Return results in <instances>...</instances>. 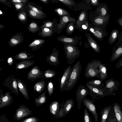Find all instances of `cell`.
I'll list each match as a JSON object with an SVG mask.
<instances>
[{
  "label": "cell",
  "instance_id": "obj_28",
  "mask_svg": "<svg viewBox=\"0 0 122 122\" xmlns=\"http://www.w3.org/2000/svg\"><path fill=\"white\" fill-rule=\"evenodd\" d=\"M99 6L97 9V11L99 13V15L106 16L109 15L108 13V8L107 4H100Z\"/></svg>",
  "mask_w": 122,
  "mask_h": 122
},
{
  "label": "cell",
  "instance_id": "obj_44",
  "mask_svg": "<svg viewBox=\"0 0 122 122\" xmlns=\"http://www.w3.org/2000/svg\"><path fill=\"white\" fill-rule=\"evenodd\" d=\"M115 85L114 81L112 80H110L106 83V86L107 88L111 89L114 87Z\"/></svg>",
  "mask_w": 122,
  "mask_h": 122
},
{
  "label": "cell",
  "instance_id": "obj_38",
  "mask_svg": "<svg viewBox=\"0 0 122 122\" xmlns=\"http://www.w3.org/2000/svg\"><path fill=\"white\" fill-rule=\"evenodd\" d=\"M53 30L48 28H44L41 32L42 36H50L52 34Z\"/></svg>",
  "mask_w": 122,
  "mask_h": 122
},
{
  "label": "cell",
  "instance_id": "obj_56",
  "mask_svg": "<svg viewBox=\"0 0 122 122\" xmlns=\"http://www.w3.org/2000/svg\"><path fill=\"white\" fill-rule=\"evenodd\" d=\"M27 0H13L12 1L15 3H25L26 2Z\"/></svg>",
  "mask_w": 122,
  "mask_h": 122
},
{
  "label": "cell",
  "instance_id": "obj_10",
  "mask_svg": "<svg viewBox=\"0 0 122 122\" xmlns=\"http://www.w3.org/2000/svg\"><path fill=\"white\" fill-rule=\"evenodd\" d=\"M72 69L71 66H68L65 70L60 79V89L61 91L65 90L66 87L69 81Z\"/></svg>",
  "mask_w": 122,
  "mask_h": 122
},
{
  "label": "cell",
  "instance_id": "obj_5",
  "mask_svg": "<svg viewBox=\"0 0 122 122\" xmlns=\"http://www.w3.org/2000/svg\"><path fill=\"white\" fill-rule=\"evenodd\" d=\"M32 111L24 104L16 109L13 119L19 121L32 114Z\"/></svg>",
  "mask_w": 122,
  "mask_h": 122
},
{
  "label": "cell",
  "instance_id": "obj_20",
  "mask_svg": "<svg viewBox=\"0 0 122 122\" xmlns=\"http://www.w3.org/2000/svg\"><path fill=\"white\" fill-rule=\"evenodd\" d=\"M34 60H24L16 64L15 68L18 69H23L27 68L34 63Z\"/></svg>",
  "mask_w": 122,
  "mask_h": 122
},
{
  "label": "cell",
  "instance_id": "obj_1",
  "mask_svg": "<svg viewBox=\"0 0 122 122\" xmlns=\"http://www.w3.org/2000/svg\"><path fill=\"white\" fill-rule=\"evenodd\" d=\"M82 66L80 61L76 62L72 67V69L65 90L69 91L75 86L79 78L82 70Z\"/></svg>",
  "mask_w": 122,
  "mask_h": 122
},
{
  "label": "cell",
  "instance_id": "obj_41",
  "mask_svg": "<svg viewBox=\"0 0 122 122\" xmlns=\"http://www.w3.org/2000/svg\"><path fill=\"white\" fill-rule=\"evenodd\" d=\"M85 122H92L87 109L85 108L84 110V119Z\"/></svg>",
  "mask_w": 122,
  "mask_h": 122
},
{
  "label": "cell",
  "instance_id": "obj_21",
  "mask_svg": "<svg viewBox=\"0 0 122 122\" xmlns=\"http://www.w3.org/2000/svg\"><path fill=\"white\" fill-rule=\"evenodd\" d=\"M46 93V89L45 88L44 92H43L37 98H34L35 103L36 107H39L45 103L47 99Z\"/></svg>",
  "mask_w": 122,
  "mask_h": 122
},
{
  "label": "cell",
  "instance_id": "obj_60",
  "mask_svg": "<svg viewBox=\"0 0 122 122\" xmlns=\"http://www.w3.org/2000/svg\"><path fill=\"white\" fill-rule=\"evenodd\" d=\"M40 1H41L42 2H43L45 3H47L48 1V0H41Z\"/></svg>",
  "mask_w": 122,
  "mask_h": 122
},
{
  "label": "cell",
  "instance_id": "obj_31",
  "mask_svg": "<svg viewBox=\"0 0 122 122\" xmlns=\"http://www.w3.org/2000/svg\"><path fill=\"white\" fill-rule=\"evenodd\" d=\"M74 102L72 99L66 100L64 104L65 116L71 110L74 106Z\"/></svg>",
  "mask_w": 122,
  "mask_h": 122
},
{
  "label": "cell",
  "instance_id": "obj_12",
  "mask_svg": "<svg viewBox=\"0 0 122 122\" xmlns=\"http://www.w3.org/2000/svg\"><path fill=\"white\" fill-rule=\"evenodd\" d=\"M84 106L91 113L94 117L95 122H98V117L95 106L92 101L86 98L83 101Z\"/></svg>",
  "mask_w": 122,
  "mask_h": 122
},
{
  "label": "cell",
  "instance_id": "obj_57",
  "mask_svg": "<svg viewBox=\"0 0 122 122\" xmlns=\"http://www.w3.org/2000/svg\"><path fill=\"white\" fill-rule=\"evenodd\" d=\"M116 21L118 24L121 27H122V16L119 17Z\"/></svg>",
  "mask_w": 122,
  "mask_h": 122
},
{
  "label": "cell",
  "instance_id": "obj_33",
  "mask_svg": "<svg viewBox=\"0 0 122 122\" xmlns=\"http://www.w3.org/2000/svg\"><path fill=\"white\" fill-rule=\"evenodd\" d=\"M100 77L102 80H104L107 76V69L105 65L101 63L98 66Z\"/></svg>",
  "mask_w": 122,
  "mask_h": 122
},
{
  "label": "cell",
  "instance_id": "obj_30",
  "mask_svg": "<svg viewBox=\"0 0 122 122\" xmlns=\"http://www.w3.org/2000/svg\"><path fill=\"white\" fill-rule=\"evenodd\" d=\"M119 30L115 29L111 31L108 40V43L110 45L113 44L118 39L119 34Z\"/></svg>",
  "mask_w": 122,
  "mask_h": 122
},
{
  "label": "cell",
  "instance_id": "obj_22",
  "mask_svg": "<svg viewBox=\"0 0 122 122\" xmlns=\"http://www.w3.org/2000/svg\"><path fill=\"white\" fill-rule=\"evenodd\" d=\"M45 41V40L43 39H35L30 44L28 47L33 51H36L42 46Z\"/></svg>",
  "mask_w": 122,
  "mask_h": 122
},
{
  "label": "cell",
  "instance_id": "obj_24",
  "mask_svg": "<svg viewBox=\"0 0 122 122\" xmlns=\"http://www.w3.org/2000/svg\"><path fill=\"white\" fill-rule=\"evenodd\" d=\"M86 14L84 11H82L80 13L76 21V28L79 29L81 26L86 22Z\"/></svg>",
  "mask_w": 122,
  "mask_h": 122
},
{
  "label": "cell",
  "instance_id": "obj_43",
  "mask_svg": "<svg viewBox=\"0 0 122 122\" xmlns=\"http://www.w3.org/2000/svg\"><path fill=\"white\" fill-rule=\"evenodd\" d=\"M40 120L36 117H32L22 120L20 122H38Z\"/></svg>",
  "mask_w": 122,
  "mask_h": 122
},
{
  "label": "cell",
  "instance_id": "obj_61",
  "mask_svg": "<svg viewBox=\"0 0 122 122\" xmlns=\"http://www.w3.org/2000/svg\"><path fill=\"white\" fill-rule=\"evenodd\" d=\"M3 14V13L0 10V15H1V14Z\"/></svg>",
  "mask_w": 122,
  "mask_h": 122
},
{
  "label": "cell",
  "instance_id": "obj_37",
  "mask_svg": "<svg viewBox=\"0 0 122 122\" xmlns=\"http://www.w3.org/2000/svg\"><path fill=\"white\" fill-rule=\"evenodd\" d=\"M54 85L51 81H49L47 84V92L49 96H51L53 94L54 90Z\"/></svg>",
  "mask_w": 122,
  "mask_h": 122
},
{
  "label": "cell",
  "instance_id": "obj_58",
  "mask_svg": "<svg viewBox=\"0 0 122 122\" xmlns=\"http://www.w3.org/2000/svg\"><path fill=\"white\" fill-rule=\"evenodd\" d=\"M122 66V58L117 63L115 66V67L118 68Z\"/></svg>",
  "mask_w": 122,
  "mask_h": 122
},
{
  "label": "cell",
  "instance_id": "obj_11",
  "mask_svg": "<svg viewBox=\"0 0 122 122\" xmlns=\"http://www.w3.org/2000/svg\"><path fill=\"white\" fill-rule=\"evenodd\" d=\"M111 15L109 14L106 16L98 15L93 20L94 26L101 28H105L107 25Z\"/></svg>",
  "mask_w": 122,
  "mask_h": 122
},
{
  "label": "cell",
  "instance_id": "obj_2",
  "mask_svg": "<svg viewBox=\"0 0 122 122\" xmlns=\"http://www.w3.org/2000/svg\"><path fill=\"white\" fill-rule=\"evenodd\" d=\"M64 44V49L66 58L68 60L67 63L70 65L74 62L76 58L79 57L81 52L79 49L75 45Z\"/></svg>",
  "mask_w": 122,
  "mask_h": 122
},
{
  "label": "cell",
  "instance_id": "obj_47",
  "mask_svg": "<svg viewBox=\"0 0 122 122\" xmlns=\"http://www.w3.org/2000/svg\"><path fill=\"white\" fill-rule=\"evenodd\" d=\"M58 1L67 5H71L74 4V2L71 0H58Z\"/></svg>",
  "mask_w": 122,
  "mask_h": 122
},
{
  "label": "cell",
  "instance_id": "obj_62",
  "mask_svg": "<svg viewBox=\"0 0 122 122\" xmlns=\"http://www.w3.org/2000/svg\"><path fill=\"white\" fill-rule=\"evenodd\" d=\"M82 122H85L84 120H83V121H82Z\"/></svg>",
  "mask_w": 122,
  "mask_h": 122
},
{
  "label": "cell",
  "instance_id": "obj_27",
  "mask_svg": "<svg viewBox=\"0 0 122 122\" xmlns=\"http://www.w3.org/2000/svg\"><path fill=\"white\" fill-rule=\"evenodd\" d=\"M113 108L117 122H122V111L119 104L117 103L114 104Z\"/></svg>",
  "mask_w": 122,
  "mask_h": 122
},
{
  "label": "cell",
  "instance_id": "obj_34",
  "mask_svg": "<svg viewBox=\"0 0 122 122\" xmlns=\"http://www.w3.org/2000/svg\"><path fill=\"white\" fill-rule=\"evenodd\" d=\"M56 72L52 69L45 70L44 73L43 78L45 79H47L54 77L56 75Z\"/></svg>",
  "mask_w": 122,
  "mask_h": 122
},
{
  "label": "cell",
  "instance_id": "obj_59",
  "mask_svg": "<svg viewBox=\"0 0 122 122\" xmlns=\"http://www.w3.org/2000/svg\"><path fill=\"white\" fill-rule=\"evenodd\" d=\"M91 1L92 4L93 5H97L99 4V2L98 0H92Z\"/></svg>",
  "mask_w": 122,
  "mask_h": 122
},
{
  "label": "cell",
  "instance_id": "obj_48",
  "mask_svg": "<svg viewBox=\"0 0 122 122\" xmlns=\"http://www.w3.org/2000/svg\"><path fill=\"white\" fill-rule=\"evenodd\" d=\"M18 17L21 21H24L26 19V17L25 13L22 12L20 13L18 15Z\"/></svg>",
  "mask_w": 122,
  "mask_h": 122
},
{
  "label": "cell",
  "instance_id": "obj_49",
  "mask_svg": "<svg viewBox=\"0 0 122 122\" xmlns=\"http://www.w3.org/2000/svg\"><path fill=\"white\" fill-rule=\"evenodd\" d=\"M118 42L116 43L117 48L122 43V31L119 34L118 38Z\"/></svg>",
  "mask_w": 122,
  "mask_h": 122
},
{
  "label": "cell",
  "instance_id": "obj_55",
  "mask_svg": "<svg viewBox=\"0 0 122 122\" xmlns=\"http://www.w3.org/2000/svg\"><path fill=\"white\" fill-rule=\"evenodd\" d=\"M16 9L17 10H19L23 6L22 3H15V5Z\"/></svg>",
  "mask_w": 122,
  "mask_h": 122
},
{
  "label": "cell",
  "instance_id": "obj_19",
  "mask_svg": "<svg viewBox=\"0 0 122 122\" xmlns=\"http://www.w3.org/2000/svg\"><path fill=\"white\" fill-rule=\"evenodd\" d=\"M87 37L88 42L90 46L96 52L99 53L100 51V48L97 42L88 33H85Z\"/></svg>",
  "mask_w": 122,
  "mask_h": 122
},
{
  "label": "cell",
  "instance_id": "obj_51",
  "mask_svg": "<svg viewBox=\"0 0 122 122\" xmlns=\"http://www.w3.org/2000/svg\"><path fill=\"white\" fill-rule=\"evenodd\" d=\"M0 122H9L5 115H2L0 117Z\"/></svg>",
  "mask_w": 122,
  "mask_h": 122
},
{
  "label": "cell",
  "instance_id": "obj_54",
  "mask_svg": "<svg viewBox=\"0 0 122 122\" xmlns=\"http://www.w3.org/2000/svg\"><path fill=\"white\" fill-rule=\"evenodd\" d=\"M89 27L88 23L86 21L85 23L81 26V28L84 30H87Z\"/></svg>",
  "mask_w": 122,
  "mask_h": 122
},
{
  "label": "cell",
  "instance_id": "obj_53",
  "mask_svg": "<svg viewBox=\"0 0 122 122\" xmlns=\"http://www.w3.org/2000/svg\"><path fill=\"white\" fill-rule=\"evenodd\" d=\"M7 62L9 65L12 66L14 63V59L12 57H9L7 58Z\"/></svg>",
  "mask_w": 122,
  "mask_h": 122
},
{
  "label": "cell",
  "instance_id": "obj_39",
  "mask_svg": "<svg viewBox=\"0 0 122 122\" xmlns=\"http://www.w3.org/2000/svg\"><path fill=\"white\" fill-rule=\"evenodd\" d=\"M86 83L96 87L99 88L98 86L102 83V81L100 80H95L87 81Z\"/></svg>",
  "mask_w": 122,
  "mask_h": 122
},
{
  "label": "cell",
  "instance_id": "obj_29",
  "mask_svg": "<svg viewBox=\"0 0 122 122\" xmlns=\"http://www.w3.org/2000/svg\"><path fill=\"white\" fill-rule=\"evenodd\" d=\"M111 106H108L103 109L101 111V122H106L108 116Z\"/></svg>",
  "mask_w": 122,
  "mask_h": 122
},
{
  "label": "cell",
  "instance_id": "obj_35",
  "mask_svg": "<svg viewBox=\"0 0 122 122\" xmlns=\"http://www.w3.org/2000/svg\"><path fill=\"white\" fill-rule=\"evenodd\" d=\"M75 23V22H71L68 23L66 30V33L67 35H71L73 32L74 30Z\"/></svg>",
  "mask_w": 122,
  "mask_h": 122
},
{
  "label": "cell",
  "instance_id": "obj_4",
  "mask_svg": "<svg viewBox=\"0 0 122 122\" xmlns=\"http://www.w3.org/2000/svg\"><path fill=\"white\" fill-rule=\"evenodd\" d=\"M90 91L84 85H79L76 92V96L77 103L78 109L81 108V104L84 100L88 94L90 93Z\"/></svg>",
  "mask_w": 122,
  "mask_h": 122
},
{
  "label": "cell",
  "instance_id": "obj_46",
  "mask_svg": "<svg viewBox=\"0 0 122 122\" xmlns=\"http://www.w3.org/2000/svg\"><path fill=\"white\" fill-rule=\"evenodd\" d=\"M29 13L30 15L33 17L38 18L41 17V15L37 14L31 9L29 10Z\"/></svg>",
  "mask_w": 122,
  "mask_h": 122
},
{
  "label": "cell",
  "instance_id": "obj_36",
  "mask_svg": "<svg viewBox=\"0 0 122 122\" xmlns=\"http://www.w3.org/2000/svg\"><path fill=\"white\" fill-rule=\"evenodd\" d=\"M55 11L59 16L62 17L65 16H70V14L66 10L60 8H58L55 10Z\"/></svg>",
  "mask_w": 122,
  "mask_h": 122
},
{
  "label": "cell",
  "instance_id": "obj_26",
  "mask_svg": "<svg viewBox=\"0 0 122 122\" xmlns=\"http://www.w3.org/2000/svg\"><path fill=\"white\" fill-rule=\"evenodd\" d=\"M122 55V43L119 46L117 49H116V46H114L110 60L111 61H115Z\"/></svg>",
  "mask_w": 122,
  "mask_h": 122
},
{
  "label": "cell",
  "instance_id": "obj_16",
  "mask_svg": "<svg viewBox=\"0 0 122 122\" xmlns=\"http://www.w3.org/2000/svg\"><path fill=\"white\" fill-rule=\"evenodd\" d=\"M15 79L17 82L18 87L21 93L24 98L26 100H28L29 94L26 84L19 79L15 78Z\"/></svg>",
  "mask_w": 122,
  "mask_h": 122
},
{
  "label": "cell",
  "instance_id": "obj_7",
  "mask_svg": "<svg viewBox=\"0 0 122 122\" xmlns=\"http://www.w3.org/2000/svg\"><path fill=\"white\" fill-rule=\"evenodd\" d=\"M44 73L37 66L33 67L28 72L27 78L30 81H34L41 78H43Z\"/></svg>",
  "mask_w": 122,
  "mask_h": 122
},
{
  "label": "cell",
  "instance_id": "obj_52",
  "mask_svg": "<svg viewBox=\"0 0 122 122\" xmlns=\"http://www.w3.org/2000/svg\"><path fill=\"white\" fill-rule=\"evenodd\" d=\"M54 22L52 21H48L45 23V28H52Z\"/></svg>",
  "mask_w": 122,
  "mask_h": 122
},
{
  "label": "cell",
  "instance_id": "obj_13",
  "mask_svg": "<svg viewBox=\"0 0 122 122\" xmlns=\"http://www.w3.org/2000/svg\"><path fill=\"white\" fill-rule=\"evenodd\" d=\"M58 56V51L56 48H54L51 53L47 57L46 60L50 65L56 66L60 63L59 60Z\"/></svg>",
  "mask_w": 122,
  "mask_h": 122
},
{
  "label": "cell",
  "instance_id": "obj_40",
  "mask_svg": "<svg viewBox=\"0 0 122 122\" xmlns=\"http://www.w3.org/2000/svg\"><path fill=\"white\" fill-rule=\"evenodd\" d=\"M28 27V29L31 32H35L38 29V26L37 24L35 22L30 23Z\"/></svg>",
  "mask_w": 122,
  "mask_h": 122
},
{
  "label": "cell",
  "instance_id": "obj_6",
  "mask_svg": "<svg viewBox=\"0 0 122 122\" xmlns=\"http://www.w3.org/2000/svg\"><path fill=\"white\" fill-rule=\"evenodd\" d=\"M3 86L7 87L11 90L12 92L18 96L19 92L17 82L14 77V74L9 76L4 81Z\"/></svg>",
  "mask_w": 122,
  "mask_h": 122
},
{
  "label": "cell",
  "instance_id": "obj_42",
  "mask_svg": "<svg viewBox=\"0 0 122 122\" xmlns=\"http://www.w3.org/2000/svg\"><path fill=\"white\" fill-rule=\"evenodd\" d=\"M64 103L63 102L61 104V106L60 108L58 113V116L59 118H62L65 116V110L64 107Z\"/></svg>",
  "mask_w": 122,
  "mask_h": 122
},
{
  "label": "cell",
  "instance_id": "obj_45",
  "mask_svg": "<svg viewBox=\"0 0 122 122\" xmlns=\"http://www.w3.org/2000/svg\"><path fill=\"white\" fill-rule=\"evenodd\" d=\"M28 6L30 8V9L37 14L41 15L44 14V13L42 11H41L36 8L33 6L29 4L28 5Z\"/></svg>",
  "mask_w": 122,
  "mask_h": 122
},
{
  "label": "cell",
  "instance_id": "obj_8",
  "mask_svg": "<svg viewBox=\"0 0 122 122\" xmlns=\"http://www.w3.org/2000/svg\"><path fill=\"white\" fill-rule=\"evenodd\" d=\"M96 38L102 41L104 37L108 34L105 28H101L94 26L89 27L87 30Z\"/></svg>",
  "mask_w": 122,
  "mask_h": 122
},
{
  "label": "cell",
  "instance_id": "obj_14",
  "mask_svg": "<svg viewBox=\"0 0 122 122\" xmlns=\"http://www.w3.org/2000/svg\"><path fill=\"white\" fill-rule=\"evenodd\" d=\"M76 21L74 18L70 16H65L62 17L57 25V29L60 31H61L68 23L71 22H76Z\"/></svg>",
  "mask_w": 122,
  "mask_h": 122
},
{
  "label": "cell",
  "instance_id": "obj_9",
  "mask_svg": "<svg viewBox=\"0 0 122 122\" xmlns=\"http://www.w3.org/2000/svg\"><path fill=\"white\" fill-rule=\"evenodd\" d=\"M3 90L0 89V109L10 105L13 102V97L9 92L3 93Z\"/></svg>",
  "mask_w": 122,
  "mask_h": 122
},
{
  "label": "cell",
  "instance_id": "obj_25",
  "mask_svg": "<svg viewBox=\"0 0 122 122\" xmlns=\"http://www.w3.org/2000/svg\"><path fill=\"white\" fill-rule=\"evenodd\" d=\"M33 57L31 54L27 53L26 51H22L19 53L15 56V59L20 60H28Z\"/></svg>",
  "mask_w": 122,
  "mask_h": 122
},
{
  "label": "cell",
  "instance_id": "obj_18",
  "mask_svg": "<svg viewBox=\"0 0 122 122\" xmlns=\"http://www.w3.org/2000/svg\"><path fill=\"white\" fill-rule=\"evenodd\" d=\"M23 37L21 33L15 34L10 38L9 44L10 46H16L22 42L23 41Z\"/></svg>",
  "mask_w": 122,
  "mask_h": 122
},
{
  "label": "cell",
  "instance_id": "obj_50",
  "mask_svg": "<svg viewBox=\"0 0 122 122\" xmlns=\"http://www.w3.org/2000/svg\"><path fill=\"white\" fill-rule=\"evenodd\" d=\"M117 121L116 117L115 116L114 117L110 116L108 117L107 118L106 122H117Z\"/></svg>",
  "mask_w": 122,
  "mask_h": 122
},
{
  "label": "cell",
  "instance_id": "obj_15",
  "mask_svg": "<svg viewBox=\"0 0 122 122\" xmlns=\"http://www.w3.org/2000/svg\"><path fill=\"white\" fill-rule=\"evenodd\" d=\"M61 106V104L57 101H53L50 104L49 111L51 115L57 120L59 118L58 112Z\"/></svg>",
  "mask_w": 122,
  "mask_h": 122
},
{
  "label": "cell",
  "instance_id": "obj_32",
  "mask_svg": "<svg viewBox=\"0 0 122 122\" xmlns=\"http://www.w3.org/2000/svg\"><path fill=\"white\" fill-rule=\"evenodd\" d=\"M86 85L88 89L91 92L98 95L101 96L103 95V91L102 89L93 86L87 83Z\"/></svg>",
  "mask_w": 122,
  "mask_h": 122
},
{
  "label": "cell",
  "instance_id": "obj_23",
  "mask_svg": "<svg viewBox=\"0 0 122 122\" xmlns=\"http://www.w3.org/2000/svg\"><path fill=\"white\" fill-rule=\"evenodd\" d=\"M44 79L43 78L42 80L36 83L34 86V92L37 91L39 94H40L45 89L46 82Z\"/></svg>",
  "mask_w": 122,
  "mask_h": 122
},
{
  "label": "cell",
  "instance_id": "obj_17",
  "mask_svg": "<svg viewBox=\"0 0 122 122\" xmlns=\"http://www.w3.org/2000/svg\"><path fill=\"white\" fill-rule=\"evenodd\" d=\"M57 40L64 44H69L74 45H76L78 42L77 36L74 37H69L64 36H61L58 37Z\"/></svg>",
  "mask_w": 122,
  "mask_h": 122
},
{
  "label": "cell",
  "instance_id": "obj_3",
  "mask_svg": "<svg viewBox=\"0 0 122 122\" xmlns=\"http://www.w3.org/2000/svg\"><path fill=\"white\" fill-rule=\"evenodd\" d=\"M101 62L97 60H94L86 65L84 72L85 77L87 78L96 77L100 74L98 66Z\"/></svg>",
  "mask_w": 122,
  "mask_h": 122
}]
</instances>
